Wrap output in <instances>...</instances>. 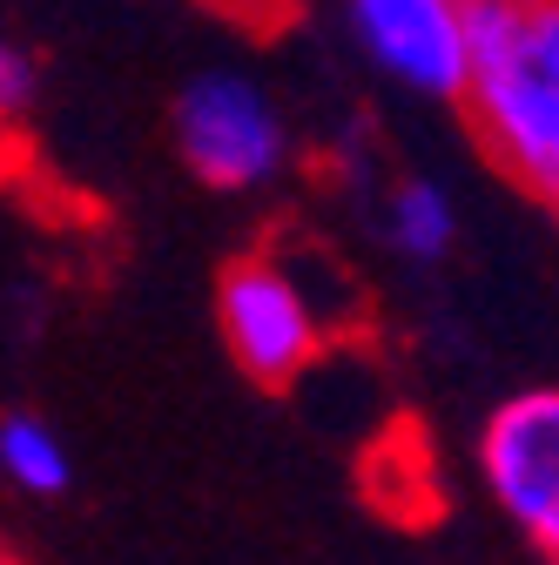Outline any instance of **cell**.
Masks as SVG:
<instances>
[{
	"label": "cell",
	"instance_id": "cell-1",
	"mask_svg": "<svg viewBox=\"0 0 559 565\" xmlns=\"http://www.w3.org/2000/svg\"><path fill=\"white\" fill-rule=\"evenodd\" d=\"M458 102L478 149L559 209V0H465Z\"/></svg>",
	"mask_w": 559,
	"mask_h": 565
},
{
	"label": "cell",
	"instance_id": "cell-2",
	"mask_svg": "<svg viewBox=\"0 0 559 565\" xmlns=\"http://www.w3.org/2000/svg\"><path fill=\"white\" fill-rule=\"evenodd\" d=\"M176 156L217 195H256L291 169V121L263 82L209 67L176 95Z\"/></svg>",
	"mask_w": 559,
	"mask_h": 565
},
{
	"label": "cell",
	"instance_id": "cell-3",
	"mask_svg": "<svg viewBox=\"0 0 559 565\" xmlns=\"http://www.w3.org/2000/svg\"><path fill=\"white\" fill-rule=\"evenodd\" d=\"M217 323L243 377L284 391L330 343V317L291 256H236L217 282Z\"/></svg>",
	"mask_w": 559,
	"mask_h": 565
},
{
	"label": "cell",
	"instance_id": "cell-4",
	"mask_svg": "<svg viewBox=\"0 0 559 565\" xmlns=\"http://www.w3.org/2000/svg\"><path fill=\"white\" fill-rule=\"evenodd\" d=\"M472 465L506 525L546 565H559V384L513 391L485 411Z\"/></svg>",
	"mask_w": 559,
	"mask_h": 565
},
{
	"label": "cell",
	"instance_id": "cell-5",
	"mask_svg": "<svg viewBox=\"0 0 559 565\" xmlns=\"http://www.w3.org/2000/svg\"><path fill=\"white\" fill-rule=\"evenodd\" d=\"M365 61L384 82L425 95V102H458L465 88V0H344Z\"/></svg>",
	"mask_w": 559,
	"mask_h": 565
},
{
	"label": "cell",
	"instance_id": "cell-6",
	"mask_svg": "<svg viewBox=\"0 0 559 565\" xmlns=\"http://www.w3.org/2000/svg\"><path fill=\"white\" fill-rule=\"evenodd\" d=\"M384 243L404 263H445V249L458 243V202L445 182L432 175H404L384 195Z\"/></svg>",
	"mask_w": 559,
	"mask_h": 565
},
{
	"label": "cell",
	"instance_id": "cell-7",
	"mask_svg": "<svg viewBox=\"0 0 559 565\" xmlns=\"http://www.w3.org/2000/svg\"><path fill=\"white\" fill-rule=\"evenodd\" d=\"M0 478L28 499H61L75 484V458H67V438L54 431L48 417H28V411H8L0 417Z\"/></svg>",
	"mask_w": 559,
	"mask_h": 565
},
{
	"label": "cell",
	"instance_id": "cell-8",
	"mask_svg": "<svg viewBox=\"0 0 559 565\" xmlns=\"http://www.w3.org/2000/svg\"><path fill=\"white\" fill-rule=\"evenodd\" d=\"M41 102V67L21 41H0V128H21Z\"/></svg>",
	"mask_w": 559,
	"mask_h": 565
},
{
	"label": "cell",
	"instance_id": "cell-9",
	"mask_svg": "<svg viewBox=\"0 0 559 565\" xmlns=\"http://www.w3.org/2000/svg\"><path fill=\"white\" fill-rule=\"evenodd\" d=\"M0 565H21V558H14V545H8V539H0Z\"/></svg>",
	"mask_w": 559,
	"mask_h": 565
}]
</instances>
